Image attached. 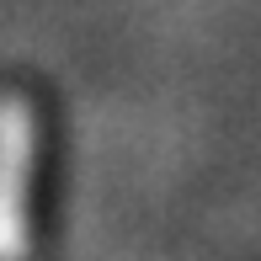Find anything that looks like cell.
Returning <instances> with one entry per match:
<instances>
[{
    "instance_id": "6da1fadb",
    "label": "cell",
    "mask_w": 261,
    "mask_h": 261,
    "mask_svg": "<svg viewBox=\"0 0 261 261\" xmlns=\"http://www.w3.org/2000/svg\"><path fill=\"white\" fill-rule=\"evenodd\" d=\"M38 165V112L21 96H0V261L27 256V192Z\"/></svg>"
}]
</instances>
